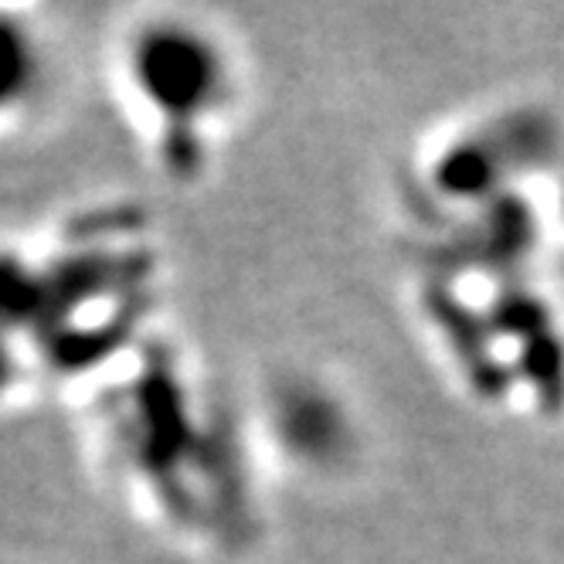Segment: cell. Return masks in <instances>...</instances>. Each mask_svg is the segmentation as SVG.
Segmentation results:
<instances>
[{
    "mask_svg": "<svg viewBox=\"0 0 564 564\" xmlns=\"http://www.w3.org/2000/svg\"><path fill=\"white\" fill-rule=\"evenodd\" d=\"M116 93L171 181L205 174L246 106V58L231 34L191 11L137 14L116 37Z\"/></svg>",
    "mask_w": 564,
    "mask_h": 564,
    "instance_id": "1",
    "label": "cell"
},
{
    "mask_svg": "<svg viewBox=\"0 0 564 564\" xmlns=\"http://www.w3.org/2000/svg\"><path fill=\"white\" fill-rule=\"evenodd\" d=\"M58 86V48L31 8H0V137L28 130Z\"/></svg>",
    "mask_w": 564,
    "mask_h": 564,
    "instance_id": "2",
    "label": "cell"
}]
</instances>
